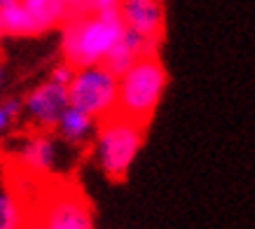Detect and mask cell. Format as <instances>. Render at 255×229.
Listing matches in <instances>:
<instances>
[{
  "instance_id": "16",
  "label": "cell",
  "mask_w": 255,
  "mask_h": 229,
  "mask_svg": "<svg viewBox=\"0 0 255 229\" xmlns=\"http://www.w3.org/2000/svg\"><path fill=\"white\" fill-rule=\"evenodd\" d=\"M9 0H0V38H2V9H5V5H7Z\"/></svg>"
},
{
  "instance_id": "18",
  "label": "cell",
  "mask_w": 255,
  "mask_h": 229,
  "mask_svg": "<svg viewBox=\"0 0 255 229\" xmlns=\"http://www.w3.org/2000/svg\"><path fill=\"white\" fill-rule=\"evenodd\" d=\"M0 140H2V133H0Z\"/></svg>"
},
{
  "instance_id": "5",
  "label": "cell",
  "mask_w": 255,
  "mask_h": 229,
  "mask_svg": "<svg viewBox=\"0 0 255 229\" xmlns=\"http://www.w3.org/2000/svg\"><path fill=\"white\" fill-rule=\"evenodd\" d=\"M9 152H12V161L21 173L45 178L66 171L68 152H78V150H73L63 140H59L54 131L33 129L31 133L19 138V143Z\"/></svg>"
},
{
  "instance_id": "9",
  "label": "cell",
  "mask_w": 255,
  "mask_h": 229,
  "mask_svg": "<svg viewBox=\"0 0 255 229\" xmlns=\"http://www.w3.org/2000/svg\"><path fill=\"white\" fill-rule=\"evenodd\" d=\"M96 126H99V119H94L92 114L82 113L80 108H73L68 103V108L59 114V119L54 124V133L59 140H63L68 147L73 150H85V147L92 145V138L96 133Z\"/></svg>"
},
{
  "instance_id": "7",
  "label": "cell",
  "mask_w": 255,
  "mask_h": 229,
  "mask_svg": "<svg viewBox=\"0 0 255 229\" xmlns=\"http://www.w3.org/2000/svg\"><path fill=\"white\" fill-rule=\"evenodd\" d=\"M68 84L47 75L21 99V122L31 129H54L59 114L68 108Z\"/></svg>"
},
{
  "instance_id": "2",
  "label": "cell",
  "mask_w": 255,
  "mask_h": 229,
  "mask_svg": "<svg viewBox=\"0 0 255 229\" xmlns=\"http://www.w3.org/2000/svg\"><path fill=\"white\" fill-rule=\"evenodd\" d=\"M169 84L159 52L143 54L117 75V113L133 122L150 124Z\"/></svg>"
},
{
  "instance_id": "13",
  "label": "cell",
  "mask_w": 255,
  "mask_h": 229,
  "mask_svg": "<svg viewBox=\"0 0 255 229\" xmlns=\"http://www.w3.org/2000/svg\"><path fill=\"white\" fill-rule=\"evenodd\" d=\"M14 129V119L7 114V110L2 108V103H0V133L5 136V133H9V131Z\"/></svg>"
},
{
  "instance_id": "15",
  "label": "cell",
  "mask_w": 255,
  "mask_h": 229,
  "mask_svg": "<svg viewBox=\"0 0 255 229\" xmlns=\"http://www.w3.org/2000/svg\"><path fill=\"white\" fill-rule=\"evenodd\" d=\"M5 84H7V68H5V63L0 61V94L5 92Z\"/></svg>"
},
{
  "instance_id": "17",
  "label": "cell",
  "mask_w": 255,
  "mask_h": 229,
  "mask_svg": "<svg viewBox=\"0 0 255 229\" xmlns=\"http://www.w3.org/2000/svg\"><path fill=\"white\" fill-rule=\"evenodd\" d=\"M23 229H33V227H31V225H26V227H23Z\"/></svg>"
},
{
  "instance_id": "10",
  "label": "cell",
  "mask_w": 255,
  "mask_h": 229,
  "mask_svg": "<svg viewBox=\"0 0 255 229\" xmlns=\"http://www.w3.org/2000/svg\"><path fill=\"white\" fill-rule=\"evenodd\" d=\"M157 49H159V42L147 40V38H143V35H138V33L124 28L122 38L115 42V47L110 49V54L106 56V61L103 63H106L113 73L120 75L122 70H127L133 61H136V59H140L143 54L157 52Z\"/></svg>"
},
{
  "instance_id": "8",
  "label": "cell",
  "mask_w": 255,
  "mask_h": 229,
  "mask_svg": "<svg viewBox=\"0 0 255 229\" xmlns=\"http://www.w3.org/2000/svg\"><path fill=\"white\" fill-rule=\"evenodd\" d=\"M117 14L124 28L155 42L162 40L166 23L162 0H117Z\"/></svg>"
},
{
  "instance_id": "12",
  "label": "cell",
  "mask_w": 255,
  "mask_h": 229,
  "mask_svg": "<svg viewBox=\"0 0 255 229\" xmlns=\"http://www.w3.org/2000/svg\"><path fill=\"white\" fill-rule=\"evenodd\" d=\"M26 225V211L16 192L0 190V229H23Z\"/></svg>"
},
{
  "instance_id": "6",
  "label": "cell",
  "mask_w": 255,
  "mask_h": 229,
  "mask_svg": "<svg viewBox=\"0 0 255 229\" xmlns=\"http://www.w3.org/2000/svg\"><path fill=\"white\" fill-rule=\"evenodd\" d=\"M33 229H94L92 206L78 190L59 187L40 208L38 220L31 225Z\"/></svg>"
},
{
  "instance_id": "1",
  "label": "cell",
  "mask_w": 255,
  "mask_h": 229,
  "mask_svg": "<svg viewBox=\"0 0 255 229\" xmlns=\"http://www.w3.org/2000/svg\"><path fill=\"white\" fill-rule=\"evenodd\" d=\"M61 28L63 61L73 68H80L106 61L110 49L122 38L124 23L117 14V7H108L70 16L61 23Z\"/></svg>"
},
{
  "instance_id": "4",
  "label": "cell",
  "mask_w": 255,
  "mask_h": 229,
  "mask_svg": "<svg viewBox=\"0 0 255 229\" xmlns=\"http://www.w3.org/2000/svg\"><path fill=\"white\" fill-rule=\"evenodd\" d=\"M66 89L70 106L92 114L94 119L117 113V73H113L106 63L73 68Z\"/></svg>"
},
{
  "instance_id": "3",
  "label": "cell",
  "mask_w": 255,
  "mask_h": 229,
  "mask_svg": "<svg viewBox=\"0 0 255 229\" xmlns=\"http://www.w3.org/2000/svg\"><path fill=\"white\" fill-rule=\"evenodd\" d=\"M145 131V124L133 122L120 113H113L99 119L96 133H94L92 145H89L96 168L108 180L122 183L129 176L138 152L143 150Z\"/></svg>"
},
{
  "instance_id": "11",
  "label": "cell",
  "mask_w": 255,
  "mask_h": 229,
  "mask_svg": "<svg viewBox=\"0 0 255 229\" xmlns=\"http://www.w3.org/2000/svg\"><path fill=\"white\" fill-rule=\"evenodd\" d=\"M23 12L28 14L33 33H47L66 21V5L63 0H19Z\"/></svg>"
},
{
  "instance_id": "14",
  "label": "cell",
  "mask_w": 255,
  "mask_h": 229,
  "mask_svg": "<svg viewBox=\"0 0 255 229\" xmlns=\"http://www.w3.org/2000/svg\"><path fill=\"white\" fill-rule=\"evenodd\" d=\"M89 7H92V9H108V7H117V0H89Z\"/></svg>"
}]
</instances>
